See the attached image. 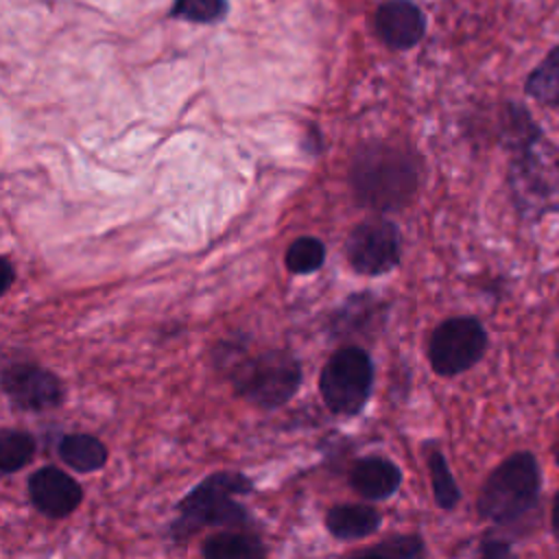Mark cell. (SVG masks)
I'll list each match as a JSON object with an SVG mask.
<instances>
[{
  "label": "cell",
  "mask_w": 559,
  "mask_h": 559,
  "mask_svg": "<svg viewBox=\"0 0 559 559\" xmlns=\"http://www.w3.org/2000/svg\"><path fill=\"white\" fill-rule=\"evenodd\" d=\"M345 255L358 275L378 277L391 273L402 260V236L397 225L384 216L358 223L347 236Z\"/></svg>",
  "instance_id": "7"
},
{
  "label": "cell",
  "mask_w": 559,
  "mask_h": 559,
  "mask_svg": "<svg viewBox=\"0 0 559 559\" xmlns=\"http://www.w3.org/2000/svg\"><path fill=\"white\" fill-rule=\"evenodd\" d=\"M376 33L391 50H411L426 35V13L413 0H386L376 11Z\"/></svg>",
  "instance_id": "10"
},
{
  "label": "cell",
  "mask_w": 559,
  "mask_h": 559,
  "mask_svg": "<svg viewBox=\"0 0 559 559\" xmlns=\"http://www.w3.org/2000/svg\"><path fill=\"white\" fill-rule=\"evenodd\" d=\"M301 362L288 349H266L236 360L229 369V382L238 397L258 408H280L301 384Z\"/></svg>",
  "instance_id": "4"
},
{
  "label": "cell",
  "mask_w": 559,
  "mask_h": 559,
  "mask_svg": "<svg viewBox=\"0 0 559 559\" xmlns=\"http://www.w3.org/2000/svg\"><path fill=\"white\" fill-rule=\"evenodd\" d=\"M478 555L489 557V559H500V557L513 555V548H511V542H507V539H500V537H485V539L480 542Z\"/></svg>",
  "instance_id": "23"
},
{
  "label": "cell",
  "mask_w": 559,
  "mask_h": 559,
  "mask_svg": "<svg viewBox=\"0 0 559 559\" xmlns=\"http://www.w3.org/2000/svg\"><path fill=\"white\" fill-rule=\"evenodd\" d=\"M31 504L46 518H66L83 500L81 485L55 465H44L28 476Z\"/></svg>",
  "instance_id": "9"
},
{
  "label": "cell",
  "mask_w": 559,
  "mask_h": 559,
  "mask_svg": "<svg viewBox=\"0 0 559 559\" xmlns=\"http://www.w3.org/2000/svg\"><path fill=\"white\" fill-rule=\"evenodd\" d=\"M487 330L476 317H450L441 321L428 341V360L443 378L472 369L487 352Z\"/></svg>",
  "instance_id": "6"
},
{
  "label": "cell",
  "mask_w": 559,
  "mask_h": 559,
  "mask_svg": "<svg viewBox=\"0 0 559 559\" xmlns=\"http://www.w3.org/2000/svg\"><path fill=\"white\" fill-rule=\"evenodd\" d=\"M382 323V304L371 293L352 295L332 317L334 336H367Z\"/></svg>",
  "instance_id": "12"
},
{
  "label": "cell",
  "mask_w": 559,
  "mask_h": 559,
  "mask_svg": "<svg viewBox=\"0 0 559 559\" xmlns=\"http://www.w3.org/2000/svg\"><path fill=\"white\" fill-rule=\"evenodd\" d=\"M426 463H428V474H430L432 496H435L437 507L443 511H452L461 500V489L450 472V465H448L443 452L437 445H432L426 452Z\"/></svg>",
  "instance_id": "18"
},
{
  "label": "cell",
  "mask_w": 559,
  "mask_h": 559,
  "mask_svg": "<svg viewBox=\"0 0 559 559\" xmlns=\"http://www.w3.org/2000/svg\"><path fill=\"white\" fill-rule=\"evenodd\" d=\"M373 389V362L360 345H343L323 365L319 391L334 415H358Z\"/></svg>",
  "instance_id": "5"
},
{
  "label": "cell",
  "mask_w": 559,
  "mask_h": 559,
  "mask_svg": "<svg viewBox=\"0 0 559 559\" xmlns=\"http://www.w3.org/2000/svg\"><path fill=\"white\" fill-rule=\"evenodd\" d=\"M57 454L70 469L81 474L96 472L107 463L105 443L87 432L63 435L57 443Z\"/></svg>",
  "instance_id": "14"
},
{
  "label": "cell",
  "mask_w": 559,
  "mask_h": 559,
  "mask_svg": "<svg viewBox=\"0 0 559 559\" xmlns=\"http://www.w3.org/2000/svg\"><path fill=\"white\" fill-rule=\"evenodd\" d=\"M356 555L362 557H389V559H415L426 555L424 539L419 535H395L376 546L362 548Z\"/></svg>",
  "instance_id": "22"
},
{
  "label": "cell",
  "mask_w": 559,
  "mask_h": 559,
  "mask_svg": "<svg viewBox=\"0 0 559 559\" xmlns=\"http://www.w3.org/2000/svg\"><path fill=\"white\" fill-rule=\"evenodd\" d=\"M227 0H173L170 17L192 24H216L227 15Z\"/></svg>",
  "instance_id": "21"
},
{
  "label": "cell",
  "mask_w": 559,
  "mask_h": 559,
  "mask_svg": "<svg viewBox=\"0 0 559 559\" xmlns=\"http://www.w3.org/2000/svg\"><path fill=\"white\" fill-rule=\"evenodd\" d=\"M201 555L207 559H247V557H264V542L249 531H221L210 535L201 544Z\"/></svg>",
  "instance_id": "16"
},
{
  "label": "cell",
  "mask_w": 559,
  "mask_h": 559,
  "mask_svg": "<svg viewBox=\"0 0 559 559\" xmlns=\"http://www.w3.org/2000/svg\"><path fill=\"white\" fill-rule=\"evenodd\" d=\"M380 513L367 504H336L325 513V528L338 542H356L380 528Z\"/></svg>",
  "instance_id": "13"
},
{
  "label": "cell",
  "mask_w": 559,
  "mask_h": 559,
  "mask_svg": "<svg viewBox=\"0 0 559 559\" xmlns=\"http://www.w3.org/2000/svg\"><path fill=\"white\" fill-rule=\"evenodd\" d=\"M542 127L535 122L531 111L518 103L507 100L500 111V140L509 151L537 146L542 140Z\"/></svg>",
  "instance_id": "15"
},
{
  "label": "cell",
  "mask_w": 559,
  "mask_h": 559,
  "mask_svg": "<svg viewBox=\"0 0 559 559\" xmlns=\"http://www.w3.org/2000/svg\"><path fill=\"white\" fill-rule=\"evenodd\" d=\"M251 491L253 480L240 472H214L205 476L177 502L170 537L186 542L205 526H245L249 513L236 498Z\"/></svg>",
  "instance_id": "2"
},
{
  "label": "cell",
  "mask_w": 559,
  "mask_h": 559,
  "mask_svg": "<svg viewBox=\"0 0 559 559\" xmlns=\"http://www.w3.org/2000/svg\"><path fill=\"white\" fill-rule=\"evenodd\" d=\"M13 282H15V269H13L9 258H2V288H0V293L4 295L11 288Z\"/></svg>",
  "instance_id": "24"
},
{
  "label": "cell",
  "mask_w": 559,
  "mask_h": 559,
  "mask_svg": "<svg viewBox=\"0 0 559 559\" xmlns=\"http://www.w3.org/2000/svg\"><path fill=\"white\" fill-rule=\"evenodd\" d=\"M550 528H552V535L557 537L559 542V491L555 493L552 498V511H550Z\"/></svg>",
  "instance_id": "25"
},
{
  "label": "cell",
  "mask_w": 559,
  "mask_h": 559,
  "mask_svg": "<svg viewBox=\"0 0 559 559\" xmlns=\"http://www.w3.org/2000/svg\"><path fill=\"white\" fill-rule=\"evenodd\" d=\"M2 393L20 411L41 413L63 402L66 389L59 376L37 362H9L2 367Z\"/></svg>",
  "instance_id": "8"
},
{
  "label": "cell",
  "mask_w": 559,
  "mask_h": 559,
  "mask_svg": "<svg viewBox=\"0 0 559 559\" xmlns=\"http://www.w3.org/2000/svg\"><path fill=\"white\" fill-rule=\"evenodd\" d=\"M557 356H559V347H557Z\"/></svg>",
  "instance_id": "27"
},
{
  "label": "cell",
  "mask_w": 559,
  "mask_h": 559,
  "mask_svg": "<svg viewBox=\"0 0 559 559\" xmlns=\"http://www.w3.org/2000/svg\"><path fill=\"white\" fill-rule=\"evenodd\" d=\"M349 186L358 205L373 212H395L411 203L419 188V162L404 148L369 142L349 166Z\"/></svg>",
  "instance_id": "1"
},
{
  "label": "cell",
  "mask_w": 559,
  "mask_h": 559,
  "mask_svg": "<svg viewBox=\"0 0 559 559\" xmlns=\"http://www.w3.org/2000/svg\"><path fill=\"white\" fill-rule=\"evenodd\" d=\"M286 269L295 275H308L323 266L325 262V245L314 236L295 238L284 253Z\"/></svg>",
  "instance_id": "20"
},
{
  "label": "cell",
  "mask_w": 559,
  "mask_h": 559,
  "mask_svg": "<svg viewBox=\"0 0 559 559\" xmlns=\"http://www.w3.org/2000/svg\"><path fill=\"white\" fill-rule=\"evenodd\" d=\"M539 489L542 469L537 456L528 450L513 452L485 478L478 491L476 511L491 524H513L537 507Z\"/></svg>",
  "instance_id": "3"
},
{
  "label": "cell",
  "mask_w": 559,
  "mask_h": 559,
  "mask_svg": "<svg viewBox=\"0 0 559 559\" xmlns=\"http://www.w3.org/2000/svg\"><path fill=\"white\" fill-rule=\"evenodd\" d=\"M557 463H559V448H557Z\"/></svg>",
  "instance_id": "26"
},
{
  "label": "cell",
  "mask_w": 559,
  "mask_h": 559,
  "mask_svg": "<svg viewBox=\"0 0 559 559\" xmlns=\"http://www.w3.org/2000/svg\"><path fill=\"white\" fill-rule=\"evenodd\" d=\"M35 456V439L26 430H0V472L4 476L24 469Z\"/></svg>",
  "instance_id": "19"
},
{
  "label": "cell",
  "mask_w": 559,
  "mask_h": 559,
  "mask_svg": "<svg viewBox=\"0 0 559 559\" xmlns=\"http://www.w3.org/2000/svg\"><path fill=\"white\" fill-rule=\"evenodd\" d=\"M524 94L544 107H559V44L526 74Z\"/></svg>",
  "instance_id": "17"
},
{
  "label": "cell",
  "mask_w": 559,
  "mask_h": 559,
  "mask_svg": "<svg viewBox=\"0 0 559 559\" xmlns=\"http://www.w3.org/2000/svg\"><path fill=\"white\" fill-rule=\"evenodd\" d=\"M349 485L367 500H386L400 489L402 469L386 456H365L352 465Z\"/></svg>",
  "instance_id": "11"
}]
</instances>
